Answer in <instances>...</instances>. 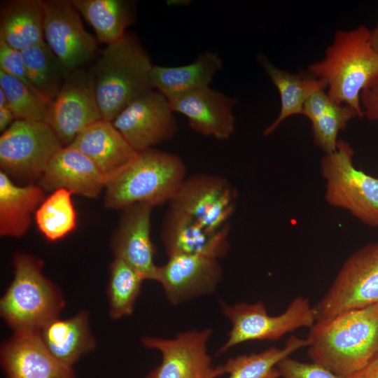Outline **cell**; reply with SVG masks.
I'll return each mask as SVG.
<instances>
[{"label": "cell", "mask_w": 378, "mask_h": 378, "mask_svg": "<svg viewBox=\"0 0 378 378\" xmlns=\"http://www.w3.org/2000/svg\"><path fill=\"white\" fill-rule=\"evenodd\" d=\"M20 52L32 86L42 97L51 102L69 72L45 41Z\"/></svg>", "instance_id": "obj_29"}, {"label": "cell", "mask_w": 378, "mask_h": 378, "mask_svg": "<svg viewBox=\"0 0 378 378\" xmlns=\"http://www.w3.org/2000/svg\"><path fill=\"white\" fill-rule=\"evenodd\" d=\"M370 41L373 48L378 52V21L375 27L370 30Z\"/></svg>", "instance_id": "obj_40"}, {"label": "cell", "mask_w": 378, "mask_h": 378, "mask_svg": "<svg viewBox=\"0 0 378 378\" xmlns=\"http://www.w3.org/2000/svg\"><path fill=\"white\" fill-rule=\"evenodd\" d=\"M4 92L15 120L46 121L50 102L21 81L0 71Z\"/></svg>", "instance_id": "obj_32"}, {"label": "cell", "mask_w": 378, "mask_h": 378, "mask_svg": "<svg viewBox=\"0 0 378 378\" xmlns=\"http://www.w3.org/2000/svg\"><path fill=\"white\" fill-rule=\"evenodd\" d=\"M212 329L190 330L173 339L146 337L142 344L162 354L160 364L146 378H218L225 374L223 365L214 366L207 351Z\"/></svg>", "instance_id": "obj_11"}, {"label": "cell", "mask_w": 378, "mask_h": 378, "mask_svg": "<svg viewBox=\"0 0 378 378\" xmlns=\"http://www.w3.org/2000/svg\"><path fill=\"white\" fill-rule=\"evenodd\" d=\"M38 181L44 190L65 189L89 198L97 197L106 184L95 164L71 145L56 153Z\"/></svg>", "instance_id": "obj_19"}, {"label": "cell", "mask_w": 378, "mask_h": 378, "mask_svg": "<svg viewBox=\"0 0 378 378\" xmlns=\"http://www.w3.org/2000/svg\"><path fill=\"white\" fill-rule=\"evenodd\" d=\"M93 28L96 38L109 45L121 38L134 20L132 1L125 0H71Z\"/></svg>", "instance_id": "obj_27"}, {"label": "cell", "mask_w": 378, "mask_h": 378, "mask_svg": "<svg viewBox=\"0 0 378 378\" xmlns=\"http://www.w3.org/2000/svg\"><path fill=\"white\" fill-rule=\"evenodd\" d=\"M259 62L277 88L280 94L281 110L276 118L263 131L265 136L274 133L287 118L303 113L304 104L313 92L327 88L326 83L314 76L293 74L278 69L263 56Z\"/></svg>", "instance_id": "obj_26"}, {"label": "cell", "mask_w": 378, "mask_h": 378, "mask_svg": "<svg viewBox=\"0 0 378 378\" xmlns=\"http://www.w3.org/2000/svg\"><path fill=\"white\" fill-rule=\"evenodd\" d=\"M72 195L65 189L54 190L36 209L34 214L36 225L47 240H60L76 227L77 214Z\"/></svg>", "instance_id": "obj_30"}, {"label": "cell", "mask_w": 378, "mask_h": 378, "mask_svg": "<svg viewBox=\"0 0 378 378\" xmlns=\"http://www.w3.org/2000/svg\"><path fill=\"white\" fill-rule=\"evenodd\" d=\"M43 265L27 253L13 257V279L0 300V312L14 332H38L64 307L61 291L45 276Z\"/></svg>", "instance_id": "obj_5"}, {"label": "cell", "mask_w": 378, "mask_h": 378, "mask_svg": "<svg viewBox=\"0 0 378 378\" xmlns=\"http://www.w3.org/2000/svg\"><path fill=\"white\" fill-rule=\"evenodd\" d=\"M229 227L211 233L181 212L169 208L162 226L161 238L168 256L202 255L214 258L228 249Z\"/></svg>", "instance_id": "obj_21"}, {"label": "cell", "mask_w": 378, "mask_h": 378, "mask_svg": "<svg viewBox=\"0 0 378 378\" xmlns=\"http://www.w3.org/2000/svg\"><path fill=\"white\" fill-rule=\"evenodd\" d=\"M0 71L13 76L36 92L29 80L21 52L1 40Z\"/></svg>", "instance_id": "obj_35"}, {"label": "cell", "mask_w": 378, "mask_h": 378, "mask_svg": "<svg viewBox=\"0 0 378 378\" xmlns=\"http://www.w3.org/2000/svg\"><path fill=\"white\" fill-rule=\"evenodd\" d=\"M220 304L232 328L227 341L216 352L217 356L242 342L276 341L301 327L310 328L316 321L314 308L309 299L302 296L295 297L285 312L275 316L269 315L262 302L230 305L220 301Z\"/></svg>", "instance_id": "obj_7"}, {"label": "cell", "mask_w": 378, "mask_h": 378, "mask_svg": "<svg viewBox=\"0 0 378 378\" xmlns=\"http://www.w3.org/2000/svg\"><path fill=\"white\" fill-rule=\"evenodd\" d=\"M15 120L4 92L0 89V131L4 132Z\"/></svg>", "instance_id": "obj_38"}, {"label": "cell", "mask_w": 378, "mask_h": 378, "mask_svg": "<svg viewBox=\"0 0 378 378\" xmlns=\"http://www.w3.org/2000/svg\"><path fill=\"white\" fill-rule=\"evenodd\" d=\"M307 339L294 335L287 340L284 347L271 346L259 353L239 355L228 358L223 364L227 378H279L277 364L302 347H307Z\"/></svg>", "instance_id": "obj_28"}, {"label": "cell", "mask_w": 378, "mask_h": 378, "mask_svg": "<svg viewBox=\"0 0 378 378\" xmlns=\"http://www.w3.org/2000/svg\"><path fill=\"white\" fill-rule=\"evenodd\" d=\"M377 303L378 240L368 244L346 259L327 293L314 308L318 321Z\"/></svg>", "instance_id": "obj_8"}, {"label": "cell", "mask_w": 378, "mask_h": 378, "mask_svg": "<svg viewBox=\"0 0 378 378\" xmlns=\"http://www.w3.org/2000/svg\"><path fill=\"white\" fill-rule=\"evenodd\" d=\"M276 366L283 378H344L315 362H301L289 357Z\"/></svg>", "instance_id": "obj_34"}, {"label": "cell", "mask_w": 378, "mask_h": 378, "mask_svg": "<svg viewBox=\"0 0 378 378\" xmlns=\"http://www.w3.org/2000/svg\"><path fill=\"white\" fill-rule=\"evenodd\" d=\"M112 123L136 152L172 139L178 130L168 99L153 90L131 102Z\"/></svg>", "instance_id": "obj_14"}, {"label": "cell", "mask_w": 378, "mask_h": 378, "mask_svg": "<svg viewBox=\"0 0 378 378\" xmlns=\"http://www.w3.org/2000/svg\"><path fill=\"white\" fill-rule=\"evenodd\" d=\"M102 119L90 71L78 69L69 72L49 104L45 122L66 146L81 131Z\"/></svg>", "instance_id": "obj_12"}, {"label": "cell", "mask_w": 378, "mask_h": 378, "mask_svg": "<svg viewBox=\"0 0 378 378\" xmlns=\"http://www.w3.org/2000/svg\"><path fill=\"white\" fill-rule=\"evenodd\" d=\"M144 281L132 267L121 259L114 258L109 267L107 289L111 318L119 319L133 313Z\"/></svg>", "instance_id": "obj_31"}, {"label": "cell", "mask_w": 378, "mask_h": 378, "mask_svg": "<svg viewBox=\"0 0 378 378\" xmlns=\"http://www.w3.org/2000/svg\"><path fill=\"white\" fill-rule=\"evenodd\" d=\"M334 102L325 90H316L306 100L302 115L312 122L326 113Z\"/></svg>", "instance_id": "obj_36"}, {"label": "cell", "mask_w": 378, "mask_h": 378, "mask_svg": "<svg viewBox=\"0 0 378 378\" xmlns=\"http://www.w3.org/2000/svg\"><path fill=\"white\" fill-rule=\"evenodd\" d=\"M153 208L135 204L122 209L112 249L115 258L132 267L144 280L155 281L158 266L154 262L155 249L150 237Z\"/></svg>", "instance_id": "obj_17"}, {"label": "cell", "mask_w": 378, "mask_h": 378, "mask_svg": "<svg viewBox=\"0 0 378 378\" xmlns=\"http://www.w3.org/2000/svg\"><path fill=\"white\" fill-rule=\"evenodd\" d=\"M354 155L351 146L339 139L336 149L322 158L321 174L326 181V201L348 211L365 225L378 227V178L358 169Z\"/></svg>", "instance_id": "obj_6"}, {"label": "cell", "mask_w": 378, "mask_h": 378, "mask_svg": "<svg viewBox=\"0 0 378 378\" xmlns=\"http://www.w3.org/2000/svg\"><path fill=\"white\" fill-rule=\"evenodd\" d=\"M44 40L68 71L80 69L94 55L97 39L87 31L71 0H41Z\"/></svg>", "instance_id": "obj_13"}, {"label": "cell", "mask_w": 378, "mask_h": 378, "mask_svg": "<svg viewBox=\"0 0 378 378\" xmlns=\"http://www.w3.org/2000/svg\"><path fill=\"white\" fill-rule=\"evenodd\" d=\"M360 103L364 117L378 122V80L361 92Z\"/></svg>", "instance_id": "obj_37"}, {"label": "cell", "mask_w": 378, "mask_h": 378, "mask_svg": "<svg viewBox=\"0 0 378 378\" xmlns=\"http://www.w3.org/2000/svg\"><path fill=\"white\" fill-rule=\"evenodd\" d=\"M0 360L7 378H76L72 366L46 348L38 332H19L1 347Z\"/></svg>", "instance_id": "obj_16"}, {"label": "cell", "mask_w": 378, "mask_h": 378, "mask_svg": "<svg viewBox=\"0 0 378 378\" xmlns=\"http://www.w3.org/2000/svg\"><path fill=\"white\" fill-rule=\"evenodd\" d=\"M223 278L218 259L202 255L169 256L158 266L155 281L161 284L169 302L176 305L214 292Z\"/></svg>", "instance_id": "obj_15"}, {"label": "cell", "mask_w": 378, "mask_h": 378, "mask_svg": "<svg viewBox=\"0 0 378 378\" xmlns=\"http://www.w3.org/2000/svg\"><path fill=\"white\" fill-rule=\"evenodd\" d=\"M222 66V59L217 52L206 51L186 65H153L150 80L153 88H156L169 101L209 87L213 76Z\"/></svg>", "instance_id": "obj_22"}, {"label": "cell", "mask_w": 378, "mask_h": 378, "mask_svg": "<svg viewBox=\"0 0 378 378\" xmlns=\"http://www.w3.org/2000/svg\"><path fill=\"white\" fill-rule=\"evenodd\" d=\"M311 74L326 83L329 97L364 117L361 92L378 80V52L370 41V30L362 24L336 31L324 57L308 66Z\"/></svg>", "instance_id": "obj_2"}, {"label": "cell", "mask_w": 378, "mask_h": 378, "mask_svg": "<svg viewBox=\"0 0 378 378\" xmlns=\"http://www.w3.org/2000/svg\"><path fill=\"white\" fill-rule=\"evenodd\" d=\"M355 117L358 115L353 108L334 102L326 113L311 122L315 144L325 153L333 152L337 148L339 132Z\"/></svg>", "instance_id": "obj_33"}, {"label": "cell", "mask_w": 378, "mask_h": 378, "mask_svg": "<svg viewBox=\"0 0 378 378\" xmlns=\"http://www.w3.org/2000/svg\"><path fill=\"white\" fill-rule=\"evenodd\" d=\"M169 102L173 112L186 116L189 126L202 135L225 141L234 132L233 108L237 100L209 86Z\"/></svg>", "instance_id": "obj_18"}, {"label": "cell", "mask_w": 378, "mask_h": 378, "mask_svg": "<svg viewBox=\"0 0 378 378\" xmlns=\"http://www.w3.org/2000/svg\"><path fill=\"white\" fill-rule=\"evenodd\" d=\"M44 190L35 183L18 186L0 172V234L20 237L29 228L32 215L45 199Z\"/></svg>", "instance_id": "obj_23"}, {"label": "cell", "mask_w": 378, "mask_h": 378, "mask_svg": "<svg viewBox=\"0 0 378 378\" xmlns=\"http://www.w3.org/2000/svg\"><path fill=\"white\" fill-rule=\"evenodd\" d=\"M63 146L46 122L15 120L0 136L1 171L34 183Z\"/></svg>", "instance_id": "obj_9"}, {"label": "cell", "mask_w": 378, "mask_h": 378, "mask_svg": "<svg viewBox=\"0 0 378 378\" xmlns=\"http://www.w3.org/2000/svg\"><path fill=\"white\" fill-rule=\"evenodd\" d=\"M235 192L227 178L209 174L186 177L169 202L211 233L227 227L235 206Z\"/></svg>", "instance_id": "obj_10"}, {"label": "cell", "mask_w": 378, "mask_h": 378, "mask_svg": "<svg viewBox=\"0 0 378 378\" xmlns=\"http://www.w3.org/2000/svg\"><path fill=\"white\" fill-rule=\"evenodd\" d=\"M186 178V164L177 155L153 148L138 151L106 183L104 205L121 210L135 204L162 205L173 199Z\"/></svg>", "instance_id": "obj_4"}, {"label": "cell", "mask_w": 378, "mask_h": 378, "mask_svg": "<svg viewBox=\"0 0 378 378\" xmlns=\"http://www.w3.org/2000/svg\"><path fill=\"white\" fill-rule=\"evenodd\" d=\"M70 145L95 164L106 183L116 176L137 153L112 122L104 119L81 131Z\"/></svg>", "instance_id": "obj_20"}, {"label": "cell", "mask_w": 378, "mask_h": 378, "mask_svg": "<svg viewBox=\"0 0 378 378\" xmlns=\"http://www.w3.org/2000/svg\"><path fill=\"white\" fill-rule=\"evenodd\" d=\"M38 332L50 352L70 366L96 346L89 326L88 313L85 311L69 318H56Z\"/></svg>", "instance_id": "obj_24"}, {"label": "cell", "mask_w": 378, "mask_h": 378, "mask_svg": "<svg viewBox=\"0 0 378 378\" xmlns=\"http://www.w3.org/2000/svg\"><path fill=\"white\" fill-rule=\"evenodd\" d=\"M307 340L313 362L353 377L378 358V303L316 321Z\"/></svg>", "instance_id": "obj_1"}, {"label": "cell", "mask_w": 378, "mask_h": 378, "mask_svg": "<svg viewBox=\"0 0 378 378\" xmlns=\"http://www.w3.org/2000/svg\"><path fill=\"white\" fill-rule=\"evenodd\" d=\"M351 378H378V358Z\"/></svg>", "instance_id": "obj_39"}, {"label": "cell", "mask_w": 378, "mask_h": 378, "mask_svg": "<svg viewBox=\"0 0 378 378\" xmlns=\"http://www.w3.org/2000/svg\"><path fill=\"white\" fill-rule=\"evenodd\" d=\"M0 40L22 50L44 40L41 0H10L1 4Z\"/></svg>", "instance_id": "obj_25"}, {"label": "cell", "mask_w": 378, "mask_h": 378, "mask_svg": "<svg viewBox=\"0 0 378 378\" xmlns=\"http://www.w3.org/2000/svg\"><path fill=\"white\" fill-rule=\"evenodd\" d=\"M153 66L132 34L106 46L90 71L102 119L112 122L131 102L153 90Z\"/></svg>", "instance_id": "obj_3"}]
</instances>
